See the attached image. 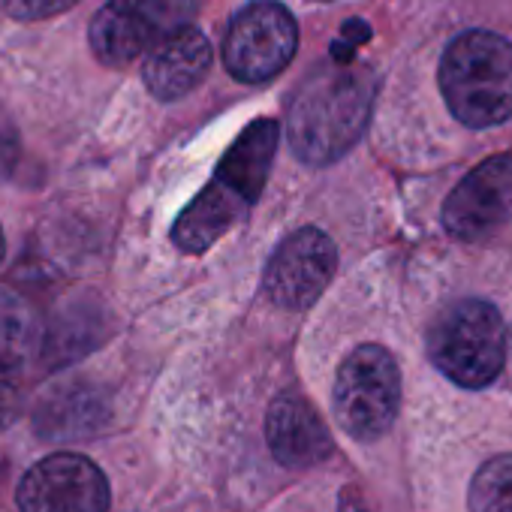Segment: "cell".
<instances>
[{"label":"cell","mask_w":512,"mask_h":512,"mask_svg":"<svg viewBox=\"0 0 512 512\" xmlns=\"http://www.w3.org/2000/svg\"><path fill=\"white\" fill-rule=\"evenodd\" d=\"M374 106V79L341 61L317 67L293 94L287 136L296 157L308 166L341 160L365 133Z\"/></svg>","instance_id":"obj_1"},{"label":"cell","mask_w":512,"mask_h":512,"mask_svg":"<svg viewBox=\"0 0 512 512\" xmlns=\"http://www.w3.org/2000/svg\"><path fill=\"white\" fill-rule=\"evenodd\" d=\"M311 4H335V0H311Z\"/></svg>","instance_id":"obj_22"},{"label":"cell","mask_w":512,"mask_h":512,"mask_svg":"<svg viewBox=\"0 0 512 512\" xmlns=\"http://www.w3.org/2000/svg\"><path fill=\"white\" fill-rule=\"evenodd\" d=\"M338 269L335 241L317 229L305 226L284 238V244L272 253V260L263 275L266 296L287 311L311 308L329 287Z\"/></svg>","instance_id":"obj_7"},{"label":"cell","mask_w":512,"mask_h":512,"mask_svg":"<svg viewBox=\"0 0 512 512\" xmlns=\"http://www.w3.org/2000/svg\"><path fill=\"white\" fill-rule=\"evenodd\" d=\"M278 139H281V130L272 118H256L229 145V151L217 163L214 178L223 181L229 190H235L241 199L256 202L266 187V178L278 151Z\"/></svg>","instance_id":"obj_12"},{"label":"cell","mask_w":512,"mask_h":512,"mask_svg":"<svg viewBox=\"0 0 512 512\" xmlns=\"http://www.w3.org/2000/svg\"><path fill=\"white\" fill-rule=\"evenodd\" d=\"M196 0H109L94 16L88 40L100 64L124 67L187 28Z\"/></svg>","instance_id":"obj_5"},{"label":"cell","mask_w":512,"mask_h":512,"mask_svg":"<svg viewBox=\"0 0 512 512\" xmlns=\"http://www.w3.org/2000/svg\"><path fill=\"white\" fill-rule=\"evenodd\" d=\"M247 205H250L247 199H241L235 190H229L223 181L214 178L178 214V220L172 226V241L184 253H202L247 214Z\"/></svg>","instance_id":"obj_13"},{"label":"cell","mask_w":512,"mask_h":512,"mask_svg":"<svg viewBox=\"0 0 512 512\" xmlns=\"http://www.w3.org/2000/svg\"><path fill=\"white\" fill-rule=\"evenodd\" d=\"M76 0H4V10L19 22H40L70 10Z\"/></svg>","instance_id":"obj_17"},{"label":"cell","mask_w":512,"mask_h":512,"mask_svg":"<svg viewBox=\"0 0 512 512\" xmlns=\"http://www.w3.org/2000/svg\"><path fill=\"white\" fill-rule=\"evenodd\" d=\"M0 260H4V232H0Z\"/></svg>","instance_id":"obj_21"},{"label":"cell","mask_w":512,"mask_h":512,"mask_svg":"<svg viewBox=\"0 0 512 512\" xmlns=\"http://www.w3.org/2000/svg\"><path fill=\"white\" fill-rule=\"evenodd\" d=\"M401 410V371L386 347H356L335 377V419L362 443L383 437Z\"/></svg>","instance_id":"obj_4"},{"label":"cell","mask_w":512,"mask_h":512,"mask_svg":"<svg viewBox=\"0 0 512 512\" xmlns=\"http://www.w3.org/2000/svg\"><path fill=\"white\" fill-rule=\"evenodd\" d=\"M22 512H109L106 473L85 455L55 452L37 461L19 485Z\"/></svg>","instance_id":"obj_8"},{"label":"cell","mask_w":512,"mask_h":512,"mask_svg":"<svg viewBox=\"0 0 512 512\" xmlns=\"http://www.w3.org/2000/svg\"><path fill=\"white\" fill-rule=\"evenodd\" d=\"M19 160V133L10 121V115L0 109V178H7L10 169Z\"/></svg>","instance_id":"obj_18"},{"label":"cell","mask_w":512,"mask_h":512,"mask_svg":"<svg viewBox=\"0 0 512 512\" xmlns=\"http://www.w3.org/2000/svg\"><path fill=\"white\" fill-rule=\"evenodd\" d=\"M512 220V154H494L467 172L443 205V226L458 241H485Z\"/></svg>","instance_id":"obj_9"},{"label":"cell","mask_w":512,"mask_h":512,"mask_svg":"<svg viewBox=\"0 0 512 512\" xmlns=\"http://www.w3.org/2000/svg\"><path fill=\"white\" fill-rule=\"evenodd\" d=\"M266 437L275 461L290 470L317 467L335 449L320 413L296 392H284L281 398H275L266 416Z\"/></svg>","instance_id":"obj_10"},{"label":"cell","mask_w":512,"mask_h":512,"mask_svg":"<svg viewBox=\"0 0 512 512\" xmlns=\"http://www.w3.org/2000/svg\"><path fill=\"white\" fill-rule=\"evenodd\" d=\"M40 347H43L40 317L19 293L0 287V365L19 368Z\"/></svg>","instance_id":"obj_15"},{"label":"cell","mask_w":512,"mask_h":512,"mask_svg":"<svg viewBox=\"0 0 512 512\" xmlns=\"http://www.w3.org/2000/svg\"><path fill=\"white\" fill-rule=\"evenodd\" d=\"M425 347L443 377L464 389H482L506 362L503 317L482 299H461L431 323Z\"/></svg>","instance_id":"obj_3"},{"label":"cell","mask_w":512,"mask_h":512,"mask_svg":"<svg viewBox=\"0 0 512 512\" xmlns=\"http://www.w3.org/2000/svg\"><path fill=\"white\" fill-rule=\"evenodd\" d=\"M211 58L214 52H211L208 37L187 25L151 49L142 67L145 88L157 100H166V103L181 100L205 79V73L211 70Z\"/></svg>","instance_id":"obj_11"},{"label":"cell","mask_w":512,"mask_h":512,"mask_svg":"<svg viewBox=\"0 0 512 512\" xmlns=\"http://www.w3.org/2000/svg\"><path fill=\"white\" fill-rule=\"evenodd\" d=\"M440 91L449 112L476 130L512 118V43L494 31H467L440 61Z\"/></svg>","instance_id":"obj_2"},{"label":"cell","mask_w":512,"mask_h":512,"mask_svg":"<svg viewBox=\"0 0 512 512\" xmlns=\"http://www.w3.org/2000/svg\"><path fill=\"white\" fill-rule=\"evenodd\" d=\"M22 410V395H19V386L16 380L7 374V368L0 365V428H7Z\"/></svg>","instance_id":"obj_19"},{"label":"cell","mask_w":512,"mask_h":512,"mask_svg":"<svg viewBox=\"0 0 512 512\" xmlns=\"http://www.w3.org/2000/svg\"><path fill=\"white\" fill-rule=\"evenodd\" d=\"M103 422V401L94 389L82 383L58 386L37 407V428L52 440L88 437Z\"/></svg>","instance_id":"obj_14"},{"label":"cell","mask_w":512,"mask_h":512,"mask_svg":"<svg viewBox=\"0 0 512 512\" xmlns=\"http://www.w3.org/2000/svg\"><path fill=\"white\" fill-rule=\"evenodd\" d=\"M299 49V28L287 7L275 0H253L244 7L223 40L226 70L247 85H260L287 70Z\"/></svg>","instance_id":"obj_6"},{"label":"cell","mask_w":512,"mask_h":512,"mask_svg":"<svg viewBox=\"0 0 512 512\" xmlns=\"http://www.w3.org/2000/svg\"><path fill=\"white\" fill-rule=\"evenodd\" d=\"M470 512H512V455H497L476 470Z\"/></svg>","instance_id":"obj_16"},{"label":"cell","mask_w":512,"mask_h":512,"mask_svg":"<svg viewBox=\"0 0 512 512\" xmlns=\"http://www.w3.org/2000/svg\"><path fill=\"white\" fill-rule=\"evenodd\" d=\"M341 512H365V509H362V506H359V503H356V500H347V503H344V509H341Z\"/></svg>","instance_id":"obj_20"}]
</instances>
